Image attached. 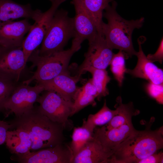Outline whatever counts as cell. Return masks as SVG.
I'll list each match as a JSON object with an SVG mask.
<instances>
[{
  "label": "cell",
  "mask_w": 163,
  "mask_h": 163,
  "mask_svg": "<svg viewBox=\"0 0 163 163\" xmlns=\"http://www.w3.org/2000/svg\"><path fill=\"white\" fill-rule=\"evenodd\" d=\"M13 128H21L29 134L31 151L53 147L64 142L63 126L54 122L34 108L10 122Z\"/></svg>",
  "instance_id": "1"
},
{
  "label": "cell",
  "mask_w": 163,
  "mask_h": 163,
  "mask_svg": "<svg viewBox=\"0 0 163 163\" xmlns=\"http://www.w3.org/2000/svg\"><path fill=\"white\" fill-rule=\"evenodd\" d=\"M163 128L135 129L112 151L107 163H135L163 148Z\"/></svg>",
  "instance_id": "2"
},
{
  "label": "cell",
  "mask_w": 163,
  "mask_h": 163,
  "mask_svg": "<svg viewBox=\"0 0 163 163\" xmlns=\"http://www.w3.org/2000/svg\"><path fill=\"white\" fill-rule=\"evenodd\" d=\"M117 4L113 0L105 9L103 17L107 23H103L101 32L109 47L113 50L118 49L131 57L136 55L132 41V35L135 29L142 27L145 18L142 17L136 20H126L121 17L116 10Z\"/></svg>",
  "instance_id": "3"
},
{
  "label": "cell",
  "mask_w": 163,
  "mask_h": 163,
  "mask_svg": "<svg viewBox=\"0 0 163 163\" xmlns=\"http://www.w3.org/2000/svg\"><path fill=\"white\" fill-rule=\"evenodd\" d=\"M81 45L72 41L71 47L45 56H40L38 50L32 53L27 60L31 62L32 68L36 67L33 75L23 83L29 85L33 81L37 83L45 82L68 71L69 64L73 55L79 50Z\"/></svg>",
  "instance_id": "4"
},
{
  "label": "cell",
  "mask_w": 163,
  "mask_h": 163,
  "mask_svg": "<svg viewBox=\"0 0 163 163\" xmlns=\"http://www.w3.org/2000/svg\"><path fill=\"white\" fill-rule=\"evenodd\" d=\"M74 36L73 18L69 16L67 11L57 9L38 50L39 55L47 56L64 50L68 41Z\"/></svg>",
  "instance_id": "5"
},
{
  "label": "cell",
  "mask_w": 163,
  "mask_h": 163,
  "mask_svg": "<svg viewBox=\"0 0 163 163\" xmlns=\"http://www.w3.org/2000/svg\"><path fill=\"white\" fill-rule=\"evenodd\" d=\"M45 91L37 101L40 104L38 110L52 121L62 125L65 129L72 128V124L68 118L74 102L66 100L54 91Z\"/></svg>",
  "instance_id": "6"
},
{
  "label": "cell",
  "mask_w": 163,
  "mask_h": 163,
  "mask_svg": "<svg viewBox=\"0 0 163 163\" xmlns=\"http://www.w3.org/2000/svg\"><path fill=\"white\" fill-rule=\"evenodd\" d=\"M44 91L43 87L38 83L34 86L23 83L16 85L4 104L2 111L6 112V116L13 113L16 117H20L34 108V103Z\"/></svg>",
  "instance_id": "7"
},
{
  "label": "cell",
  "mask_w": 163,
  "mask_h": 163,
  "mask_svg": "<svg viewBox=\"0 0 163 163\" xmlns=\"http://www.w3.org/2000/svg\"><path fill=\"white\" fill-rule=\"evenodd\" d=\"M88 41L89 46L85 54V59L78 67L76 74L80 76L84 69L88 67L106 69L114 54L107 45L102 34L98 33Z\"/></svg>",
  "instance_id": "8"
},
{
  "label": "cell",
  "mask_w": 163,
  "mask_h": 163,
  "mask_svg": "<svg viewBox=\"0 0 163 163\" xmlns=\"http://www.w3.org/2000/svg\"><path fill=\"white\" fill-rule=\"evenodd\" d=\"M49 0L51 3L50 7L45 12H42L38 19L35 21L24 41L22 49L27 62L32 53L41 43L56 11L66 0Z\"/></svg>",
  "instance_id": "9"
},
{
  "label": "cell",
  "mask_w": 163,
  "mask_h": 163,
  "mask_svg": "<svg viewBox=\"0 0 163 163\" xmlns=\"http://www.w3.org/2000/svg\"><path fill=\"white\" fill-rule=\"evenodd\" d=\"M16 157L21 163H72L73 158L70 145L64 142Z\"/></svg>",
  "instance_id": "10"
},
{
  "label": "cell",
  "mask_w": 163,
  "mask_h": 163,
  "mask_svg": "<svg viewBox=\"0 0 163 163\" xmlns=\"http://www.w3.org/2000/svg\"><path fill=\"white\" fill-rule=\"evenodd\" d=\"M27 62L22 47L7 48L0 55V77L18 82Z\"/></svg>",
  "instance_id": "11"
},
{
  "label": "cell",
  "mask_w": 163,
  "mask_h": 163,
  "mask_svg": "<svg viewBox=\"0 0 163 163\" xmlns=\"http://www.w3.org/2000/svg\"><path fill=\"white\" fill-rule=\"evenodd\" d=\"M32 26L25 18L0 24V43L6 48L22 47L24 36Z\"/></svg>",
  "instance_id": "12"
},
{
  "label": "cell",
  "mask_w": 163,
  "mask_h": 163,
  "mask_svg": "<svg viewBox=\"0 0 163 163\" xmlns=\"http://www.w3.org/2000/svg\"><path fill=\"white\" fill-rule=\"evenodd\" d=\"M75 15L73 18L75 36L73 41L81 44L84 40L94 37L98 33L97 27L87 11L78 2L72 0Z\"/></svg>",
  "instance_id": "13"
},
{
  "label": "cell",
  "mask_w": 163,
  "mask_h": 163,
  "mask_svg": "<svg viewBox=\"0 0 163 163\" xmlns=\"http://www.w3.org/2000/svg\"><path fill=\"white\" fill-rule=\"evenodd\" d=\"M81 79V76L77 75L71 76L68 71L51 80L37 83L43 87L44 91H54L66 100L74 102L80 87L76 84Z\"/></svg>",
  "instance_id": "14"
},
{
  "label": "cell",
  "mask_w": 163,
  "mask_h": 163,
  "mask_svg": "<svg viewBox=\"0 0 163 163\" xmlns=\"http://www.w3.org/2000/svg\"><path fill=\"white\" fill-rule=\"evenodd\" d=\"M136 129L132 123L115 128L107 129L104 126L100 128L96 127L93 132V137L99 141L104 149L112 154V151L123 141Z\"/></svg>",
  "instance_id": "15"
},
{
  "label": "cell",
  "mask_w": 163,
  "mask_h": 163,
  "mask_svg": "<svg viewBox=\"0 0 163 163\" xmlns=\"http://www.w3.org/2000/svg\"><path fill=\"white\" fill-rule=\"evenodd\" d=\"M138 43L139 50L136 55L137 57V64L133 69H126V73L134 77L148 80L155 84H162L163 69L147 59L142 50L141 42L139 40Z\"/></svg>",
  "instance_id": "16"
},
{
  "label": "cell",
  "mask_w": 163,
  "mask_h": 163,
  "mask_svg": "<svg viewBox=\"0 0 163 163\" xmlns=\"http://www.w3.org/2000/svg\"><path fill=\"white\" fill-rule=\"evenodd\" d=\"M42 13L38 9L33 10L29 4L21 5L12 0H0V24L21 18L35 21Z\"/></svg>",
  "instance_id": "17"
},
{
  "label": "cell",
  "mask_w": 163,
  "mask_h": 163,
  "mask_svg": "<svg viewBox=\"0 0 163 163\" xmlns=\"http://www.w3.org/2000/svg\"><path fill=\"white\" fill-rule=\"evenodd\" d=\"M111 155L93 137L74 156L72 163H107Z\"/></svg>",
  "instance_id": "18"
},
{
  "label": "cell",
  "mask_w": 163,
  "mask_h": 163,
  "mask_svg": "<svg viewBox=\"0 0 163 163\" xmlns=\"http://www.w3.org/2000/svg\"><path fill=\"white\" fill-rule=\"evenodd\" d=\"M5 142L10 152L16 155L25 154L31 151L32 142L30 137L22 129L8 130Z\"/></svg>",
  "instance_id": "19"
},
{
  "label": "cell",
  "mask_w": 163,
  "mask_h": 163,
  "mask_svg": "<svg viewBox=\"0 0 163 163\" xmlns=\"http://www.w3.org/2000/svg\"><path fill=\"white\" fill-rule=\"evenodd\" d=\"M116 102L114 107L117 110V113L108 123L104 125L107 129L132 123V117L138 113L132 102L127 104H123L120 96L117 97Z\"/></svg>",
  "instance_id": "20"
},
{
  "label": "cell",
  "mask_w": 163,
  "mask_h": 163,
  "mask_svg": "<svg viewBox=\"0 0 163 163\" xmlns=\"http://www.w3.org/2000/svg\"><path fill=\"white\" fill-rule=\"evenodd\" d=\"M96 89L90 78L82 87H79L74 101L72 112L70 117L89 105H96L95 99L97 98Z\"/></svg>",
  "instance_id": "21"
},
{
  "label": "cell",
  "mask_w": 163,
  "mask_h": 163,
  "mask_svg": "<svg viewBox=\"0 0 163 163\" xmlns=\"http://www.w3.org/2000/svg\"><path fill=\"white\" fill-rule=\"evenodd\" d=\"M80 3L87 11L95 24L98 33H101L104 10L113 0H75Z\"/></svg>",
  "instance_id": "22"
},
{
  "label": "cell",
  "mask_w": 163,
  "mask_h": 163,
  "mask_svg": "<svg viewBox=\"0 0 163 163\" xmlns=\"http://www.w3.org/2000/svg\"><path fill=\"white\" fill-rule=\"evenodd\" d=\"M117 113V110L110 109L107 106L106 100L103 106L97 113L89 115L87 120L84 119L82 126L93 134L94 129L98 126L105 125Z\"/></svg>",
  "instance_id": "23"
},
{
  "label": "cell",
  "mask_w": 163,
  "mask_h": 163,
  "mask_svg": "<svg viewBox=\"0 0 163 163\" xmlns=\"http://www.w3.org/2000/svg\"><path fill=\"white\" fill-rule=\"evenodd\" d=\"M87 72L90 73L92 75V82L96 89L97 94V98L100 101L102 97L109 94L107 85L110 82L111 78L109 76L106 69L88 67L84 69L83 74Z\"/></svg>",
  "instance_id": "24"
},
{
  "label": "cell",
  "mask_w": 163,
  "mask_h": 163,
  "mask_svg": "<svg viewBox=\"0 0 163 163\" xmlns=\"http://www.w3.org/2000/svg\"><path fill=\"white\" fill-rule=\"evenodd\" d=\"M93 134L83 126L74 128L72 136V140L70 145L73 158L88 142L93 139Z\"/></svg>",
  "instance_id": "25"
},
{
  "label": "cell",
  "mask_w": 163,
  "mask_h": 163,
  "mask_svg": "<svg viewBox=\"0 0 163 163\" xmlns=\"http://www.w3.org/2000/svg\"><path fill=\"white\" fill-rule=\"evenodd\" d=\"M129 57L124 52L119 50L117 53L114 54L110 64V71L120 87L123 84L126 73L125 60Z\"/></svg>",
  "instance_id": "26"
},
{
  "label": "cell",
  "mask_w": 163,
  "mask_h": 163,
  "mask_svg": "<svg viewBox=\"0 0 163 163\" xmlns=\"http://www.w3.org/2000/svg\"><path fill=\"white\" fill-rule=\"evenodd\" d=\"M16 82L0 77V111L16 86Z\"/></svg>",
  "instance_id": "27"
},
{
  "label": "cell",
  "mask_w": 163,
  "mask_h": 163,
  "mask_svg": "<svg viewBox=\"0 0 163 163\" xmlns=\"http://www.w3.org/2000/svg\"><path fill=\"white\" fill-rule=\"evenodd\" d=\"M148 94L159 103L163 104V84H156L149 82L145 86Z\"/></svg>",
  "instance_id": "28"
},
{
  "label": "cell",
  "mask_w": 163,
  "mask_h": 163,
  "mask_svg": "<svg viewBox=\"0 0 163 163\" xmlns=\"http://www.w3.org/2000/svg\"><path fill=\"white\" fill-rule=\"evenodd\" d=\"M163 152L155 153L142 159L137 161L135 163H162Z\"/></svg>",
  "instance_id": "29"
},
{
  "label": "cell",
  "mask_w": 163,
  "mask_h": 163,
  "mask_svg": "<svg viewBox=\"0 0 163 163\" xmlns=\"http://www.w3.org/2000/svg\"><path fill=\"white\" fill-rule=\"evenodd\" d=\"M147 59L152 62H158L161 64L163 61V39L162 38L158 47L154 54H149L146 56Z\"/></svg>",
  "instance_id": "30"
},
{
  "label": "cell",
  "mask_w": 163,
  "mask_h": 163,
  "mask_svg": "<svg viewBox=\"0 0 163 163\" xmlns=\"http://www.w3.org/2000/svg\"><path fill=\"white\" fill-rule=\"evenodd\" d=\"M13 128L10 122L0 120V145L5 142L7 131Z\"/></svg>",
  "instance_id": "31"
},
{
  "label": "cell",
  "mask_w": 163,
  "mask_h": 163,
  "mask_svg": "<svg viewBox=\"0 0 163 163\" xmlns=\"http://www.w3.org/2000/svg\"><path fill=\"white\" fill-rule=\"evenodd\" d=\"M0 43V55L7 48Z\"/></svg>",
  "instance_id": "32"
}]
</instances>
